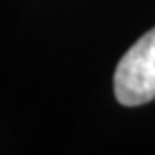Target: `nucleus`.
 <instances>
[{"mask_svg":"<svg viewBox=\"0 0 155 155\" xmlns=\"http://www.w3.org/2000/svg\"><path fill=\"white\" fill-rule=\"evenodd\" d=\"M113 91L125 107H139L155 99V28L123 54L113 75Z\"/></svg>","mask_w":155,"mask_h":155,"instance_id":"1","label":"nucleus"}]
</instances>
